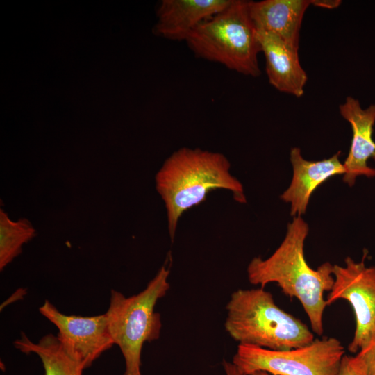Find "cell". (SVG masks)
<instances>
[{"label":"cell","mask_w":375,"mask_h":375,"mask_svg":"<svg viewBox=\"0 0 375 375\" xmlns=\"http://www.w3.org/2000/svg\"><path fill=\"white\" fill-rule=\"evenodd\" d=\"M309 227L301 216L288 224L285 236L276 251L267 259L253 258L247 267L249 283L264 288L276 283L283 294L297 299L317 335L324 332L323 315L328 303L324 297L334 283L333 265L325 262L312 269L304 255V243Z\"/></svg>","instance_id":"1"},{"label":"cell","mask_w":375,"mask_h":375,"mask_svg":"<svg viewBox=\"0 0 375 375\" xmlns=\"http://www.w3.org/2000/svg\"><path fill=\"white\" fill-rule=\"evenodd\" d=\"M230 167L222 153L199 148H181L166 159L156 183L167 210L172 242L183 212L203 202L210 191L228 190L237 201L246 203L243 186L230 173Z\"/></svg>","instance_id":"2"},{"label":"cell","mask_w":375,"mask_h":375,"mask_svg":"<svg viewBox=\"0 0 375 375\" xmlns=\"http://www.w3.org/2000/svg\"><path fill=\"white\" fill-rule=\"evenodd\" d=\"M226 309L225 329L240 344L289 350L315 340L308 326L280 308L264 288L237 290Z\"/></svg>","instance_id":"3"},{"label":"cell","mask_w":375,"mask_h":375,"mask_svg":"<svg viewBox=\"0 0 375 375\" xmlns=\"http://www.w3.org/2000/svg\"><path fill=\"white\" fill-rule=\"evenodd\" d=\"M249 2L231 0L225 9L188 35L185 42L196 56L246 76L260 75L258 53L261 49Z\"/></svg>","instance_id":"4"},{"label":"cell","mask_w":375,"mask_h":375,"mask_svg":"<svg viewBox=\"0 0 375 375\" xmlns=\"http://www.w3.org/2000/svg\"><path fill=\"white\" fill-rule=\"evenodd\" d=\"M169 275V269L162 265L142 291L129 297L111 290L106 315L114 344L119 347L124 358V375H142L143 344L160 338L162 323L155 306L170 288Z\"/></svg>","instance_id":"5"},{"label":"cell","mask_w":375,"mask_h":375,"mask_svg":"<svg viewBox=\"0 0 375 375\" xmlns=\"http://www.w3.org/2000/svg\"><path fill=\"white\" fill-rule=\"evenodd\" d=\"M344 355L339 340L324 337L289 350L239 344L232 362L246 375L258 371L271 375H337Z\"/></svg>","instance_id":"6"},{"label":"cell","mask_w":375,"mask_h":375,"mask_svg":"<svg viewBox=\"0 0 375 375\" xmlns=\"http://www.w3.org/2000/svg\"><path fill=\"white\" fill-rule=\"evenodd\" d=\"M367 251L361 261L345 258V266L333 265L334 283L327 296L328 306L344 299L351 306L356 328L348 350L358 353L375 340V265L365 263Z\"/></svg>","instance_id":"7"},{"label":"cell","mask_w":375,"mask_h":375,"mask_svg":"<svg viewBox=\"0 0 375 375\" xmlns=\"http://www.w3.org/2000/svg\"><path fill=\"white\" fill-rule=\"evenodd\" d=\"M39 311L56 326V336L62 346L85 369L114 344L106 313L92 317L67 315L48 300Z\"/></svg>","instance_id":"8"},{"label":"cell","mask_w":375,"mask_h":375,"mask_svg":"<svg viewBox=\"0 0 375 375\" xmlns=\"http://www.w3.org/2000/svg\"><path fill=\"white\" fill-rule=\"evenodd\" d=\"M340 112L352 128L350 149L343 165V181L352 187L358 176L375 177V168L368 166L367 161L375 160V142L373 127L375 124V105L362 108L356 99L347 97L340 106Z\"/></svg>","instance_id":"9"},{"label":"cell","mask_w":375,"mask_h":375,"mask_svg":"<svg viewBox=\"0 0 375 375\" xmlns=\"http://www.w3.org/2000/svg\"><path fill=\"white\" fill-rule=\"evenodd\" d=\"M340 153L338 151L322 160L310 161L303 158L299 148L291 149L292 178L281 199L290 203L292 216H301L306 212L312 193L321 184L332 176L344 175V165L340 160Z\"/></svg>","instance_id":"10"},{"label":"cell","mask_w":375,"mask_h":375,"mask_svg":"<svg viewBox=\"0 0 375 375\" xmlns=\"http://www.w3.org/2000/svg\"><path fill=\"white\" fill-rule=\"evenodd\" d=\"M257 34L269 83L280 92L301 97L308 77L299 61V49L272 34Z\"/></svg>","instance_id":"11"},{"label":"cell","mask_w":375,"mask_h":375,"mask_svg":"<svg viewBox=\"0 0 375 375\" xmlns=\"http://www.w3.org/2000/svg\"><path fill=\"white\" fill-rule=\"evenodd\" d=\"M311 0H263L249 2V13L258 32L272 34L299 49L303 15Z\"/></svg>","instance_id":"12"},{"label":"cell","mask_w":375,"mask_h":375,"mask_svg":"<svg viewBox=\"0 0 375 375\" xmlns=\"http://www.w3.org/2000/svg\"><path fill=\"white\" fill-rule=\"evenodd\" d=\"M231 0H163L156 32L172 40H185L200 24L225 9Z\"/></svg>","instance_id":"13"},{"label":"cell","mask_w":375,"mask_h":375,"mask_svg":"<svg viewBox=\"0 0 375 375\" xmlns=\"http://www.w3.org/2000/svg\"><path fill=\"white\" fill-rule=\"evenodd\" d=\"M13 344L24 353L36 354L42 363L44 375H82L85 369L79 361L66 351L57 336L51 333L35 343L22 333Z\"/></svg>","instance_id":"14"},{"label":"cell","mask_w":375,"mask_h":375,"mask_svg":"<svg viewBox=\"0 0 375 375\" xmlns=\"http://www.w3.org/2000/svg\"><path fill=\"white\" fill-rule=\"evenodd\" d=\"M35 235V229L26 219L11 220L0 210V270L22 252V247Z\"/></svg>","instance_id":"15"},{"label":"cell","mask_w":375,"mask_h":375,"mask_svg":"<svg viewBox=\"0 0 375 375\" xmlns=\"http://www.w3.org/2000/svg\"><path fill=\"white\" fill-rule=\"evenodd\" d=\"M355 356L366 375H375V340Z\"/></svg>","instance_id":"16"},{"label":"cell","mask_w":375,"mask_h":375,"mask_svg":"<svg viewBox=\"0 0 375 375\" xmlns=\"http://www.w3.org/2000/svg\"><path fill=\"white\" fill-rule=\"evenodd\" d=\"M337 375H366L356 356L345 354Z\"/></svg>","instance_id":"17"},{"label":"cell","mask_w":375,"mask_h":375,"mask_svg":"<svg viewBox=\"0 0 375 375\" xmlns=\"http://www.w3.org/2000/svg\"><path fill=\"white\" fill-rule=\"evenodd\" d=\"M222 365L226 375H246L241 372L232 362L224 360Z\"/></svg>","instance_id":"18"},{"label":"cell","mask_w":375,"mask_h":375,"mask_svg":"<svg viewBox=\"0 0 375 375\" xmlns=\"http://www.w3.org/2000/svg\"><path fill=\"white\" fill-rule=\"evenodd\" d=\"M341 1L338 0H311V4L326 8H334L340 4Z\"/></svg>","instance_id":"19"},{"label":"cell","mask_w":375,"mask_h":375,"mask_svg":"<svg viewBox=\"0 0 375 375\" xmlns=\"http://www.w3.org/2000/svg\"><path fill=\"white\" fill-rule=\"evenodd\" d=\"M251 375H271V374L263 371H258V372H256L251 374Z\"/></svg>","instance_id":"20"}]
</instances>
